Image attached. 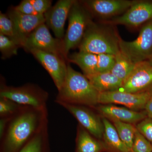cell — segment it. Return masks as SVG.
Wrapping results in <instances>:
<instances>
[{
	"instance_id": "obj_1",
	"label": "cell",
	"mask_w": 152,
	"mask_h": 152,
	"mask_svg": "<svg viewBox=\"0 0 152 152\" xmlns=\"http://www.w3.org/2000/svg\"><path fill=\"white\" fill-rule=\"evenodd\" d=\"M23 107L12 117L1 139L0 152H19L47 123V110Z\"/></svg>"
},
{
	"instance_id": "obj_2",
	"label": "cell",
	"mask_w": 152,
	"mask_h": 152,
	"mask_svg": "<svg viewBox=\"0 0 152 152\" xmlns=\"http://www.w3.org/2000/svg\"><path fill=\"white\" fill-rule=\"evenodd\" d=\"M57 103L94 106L98 103L99 93L85 75L67 65L65 80L58 91Z\"/></svg>"
},
{
	"instance_id": "obj_3",
	"label": "cell",
	"mask_w": 152,
	"mask_h": 152,
	"mask_svg": "<svg viewBox=\"0 0 152 152\" xmlns=\"http://www.w3.org/2000/svg\"><path fill=\"white\" fill-rule=\"evenodd\" d=\"M96 24L92 21L88 26L79 45L80 51L94 54H110L116 56L120 52L121 38L109 26Z\"/></svg>"
},
{
	"instance_id": "obj_4",
	"label": "cell",
	"mask_w": 152,
	"mask_h": 152,
	"mask_svg": "<svg viewBox=\"0 0 152 152\" xmlns=\"http://www.w3.org/2000/svg\"><path fill=\"white\" fill-rule=\"evenodd\" d=\"M68 19L69 25L63 41L64 55L67 60L69 52L80 45L88 26L92 21L89 11L84 5L76 1L71 8Z\"/></svg>"
},
{
	"instance_id": "obj_5",
	"label": "cell",
	"mask_w": 152,
	"mask_h": 152,
	"mask_svg": "<svg viewBox=\"0 0 152 152\" xmlns=\"http://www.w3.org/2000/svg\"><path fill=\"white\" fill-rule=\"evenodd\" d=\"M0 97L6 98L20 105L39 110H46L48 93L32 85L21 87L1 86Z\"/></svg>"
},
{
	"instance_id": "obj_6",
	"label": "cell",
	"mask_w": 152,
	"mask_h": 152,
	"mask_svg": "<svg viewBox=\"0 0 152 152\" xmlns=\"http://www.w3.org/2000/svg\"><path fill=\"white\" fill-rule=\"evenodd\" d=\"M119 47L120 51L134 64L148 61L152 54V20L143 25L134 40L121 39Z\"/></svg>"
},
{
	"instance_id": "obj_7",
	"label": "cell",
	"mask_w": 152,
	"mask_h": 152,
	"mask_svg": "<svg viewBox=\"0 0 152 152\" xmlns=\"http://www.w3.org/2000/svg\"><path fill=\"white\" fill-rule=\"evenodd\" d=\"M23 47L29 52L39 50L60 55L66 59L63 41L53 37L45 23L40 25L28 37Z\"/></svg>"
},
{
	"instance_id": "obj_8",
	"label": "cell",
	"mask_w": 152,
	"mask_h": 152,
	"mask_svg": "<svg viewBox=\"0 0 152 152\" xmlns=\"http://www.w3.org/2000/svg\"><path fill=\"white\" fill-rule=\"evenodd\" d=\"M152 20V1H136L121 15L105 22L112 25L137 28Z\"/></svg>"
},
{
	"instance_id": "obj_9",
	"label": "cell",
	"mask_w": 152,
	"mask_h": 152,
	"mask_svg": "<svg viewBox=\"0 0 152 152\" xmlns=\"http://www.w3.org/2000/svg\"><path fill=\"white\" fill-rule=\"evenodd\" d=\"M34 56L48 71L58 91L63 86L66 76L67 65L64 57L60 55L33 50L30 51Z\"/></svg>"
},
{
	"instance_id": "obj_10",
	"label": "cell",
	"mask_w": 152,
	"mask_h": 152,
	"mask_svg": "<svg viewBox=\"0 0 152 152\" xmlns=\"http://www.w3.org/2000/svg\"><path fill=\"white\" fill-rule=\"evenodd\" d=\"M120 90L131 93L152 91V65L147 61L136 64Z\"/></svg>"
},
{
	"instance_id": "obj_11",
	"label": "cell",
	"mask_w": 152,
	"mask_h": 152,
	"mask_svg": "<svg viewBox=\"0 0 152 152\" xmlns=\"http://www.w3.org/2000/svg\"><path fill=\"white\" fill-rule=\"evenodd\" d=\"M13 25L15 40L23 47L27 38L40 25L45 23L44 15H31L22 13L14 8L8 14Z\"/></svg>"
},
{
	"instance_id": "obj_12",
	"label": "cell",
	"mask_w": 152,
	"mask_h": 152,
	"mask_svg": "<svg viewBox=\"0 0 152 152\" xmlns=\"http://www.w3.org/2000/svg\"><path fill=\"white\" fill-rule=\"evenodd\" d=\"M152 96V91L145 92L131 93L118 90L99 93L98 103L118 104L132 110L145 109L147 102Z\"/></svg>"
},
{
	"instance_id": "obj_13",
	"label": "cell",
	"mask_w": 152,
	"mask_h": 152,
	"mask_svg": "<svg viewBox=\"0 0 152 152\" xmlns=\"http://www.w3.org/2000/svg\"><path fill=\"white\" fill-rule=\"evenodd\" d=\"M57 103L70 112L77 120L80 126L91 135L98 139L103 137L104 127L102 120L89 109L78 105L62 102Z\"/></svg>"
},
{
	"instance_id": "obj_14",
	"label": "cell",
	"mask_w": 152,
	"mask_h": 152,
	"mask_svg": "<svg viewBox=\"0 0 152 152\" xmlns=\"http://www.w3.org/2000/svg\"><path fill=\"white\" fill-rule=\"evenodd\" d=\"M75 1L60 0L44 14L47 26L52 30L57 39L61 40L64 37L66 20Z\"/></svg>"
},
{
	"instance_id": "obj_15",
	"label": "cell",
	"mask_w": 152,
	"mask_h": 152,
	"mask_svg": "<svg viewBox=\"0 0 152 152\" xmlns=\"http://www.w3.org/2000/svg\"><path fill=\"white\" fill-rule=\"evenodd\" d=\"M136 1L88 0L83 2L88 10L102 18H110L124 13Z\"/></svg>"
},
{
	"instance_id": "obj_16",
	"label": "cell",
	"mask_w": 152,
	"mask_h": 152,
	"mask_svg": "<svg viewBox=\"0 0 152 152\" xmlns=\"http://www.w3.org/2000/svg\"><path fill=\"white\" fill-rule=\"evenodd\" d=\"M98 110L107 119L129 124L141 121L147 117L145 111L137 112L131 109L112 105L99 106Z\"/></svg>"
},
{
	"instance_id": "obj_17",
	"label": "cell",
	"mask_w": 152,
	"mask_h": 152,
	"mask_svg": "<svg viewBox=\"0 0 152 152\" xmlns=\"http://www.w3.org/2000/svg\"><path fill=\"white\" fill-rule=\"evenodd\" d=\"M86 77L99 93L118 91L122 86L123 81L111 72L96 73Z\"/></svg>"
},
{
	"instance_id": "obj_18",
	"label": "cell",
	"mask_w": 152,
	"mask_h": 152,
	"mask_svg": "<svg viewBox=\"0 0 152 152\" xmlns=\"http://www.w3.org/2000/svg\"><path fill=\"white\" fill-rule=\"evenodd\" d=\"M102 120L104 127V144L107 151L110 152H132L120 138L113 124L105 118Z\"/></svg>"
},
{
	"instance_id": "obj_19",
	"label": "cell",
	"mask_w": 152,
	"mask_h": 152,
	"mask_svg": "<svg viewBox=\"0 0 152 152\" xmlns=\"http://www.w3.org/2000/svg\"><path fill=\"white\" fill-rule=\"evenodd\" d=\"M107 151L104 144L93 137L80 126L76 139V152H102Z\"/></svg>"
},
{
	"instance_id": "obj_20",
	"label": "cell",
	"mask_w": 152,
	"mask_h": 152,
	"mask_svg": "<svg viewBox=\"0 0 152 152\" xmlns=\"http://www.w3.org/2000/svg\"><path fill=\"white\" fill-rule=\"evenodd\" d=\"M67 60L78 66L86 77L97 73V55L79 51L68 56Z\"/></svg>"
},
{
	"instance_id": "obj_21",
	"label": "cell",
	"mask_w": 152,
	"mask_h": 152,
	"mask_svg": "<svg viewBox=\"0 0 152 152\" xmlns=\"http://www.w3.org/2000/svg\"><path fill=\"white\" fill-rule=\"evenodd\" d=\"M47 134L46 123L19 152H50Z\"/></svg>"
},
{
	"instance_id": "obj_22",
	"label": "cell",
	"mask_w": 152,
	"mask_h": 152,
	"mask_svg": "<svg viewBox=\"0 0 152 152\" xmlns=\"http://www.w3.org/2000/svg\"><path fill=\"white\" fill-rule=\"evenodd\" d=\"M136 64L120 51L115 56V63L110 72L124 82L132 72Z\"/></svg>"
},
{
	"instance_id": "obj_23",
	"label": "cell",
	"mask_w": 152,
	"mask_h": 152,
	"mask_svg": "<svg viewBox=\"0 0 152 152\" xmlns=\"http://www.w3.org/2000/svg\"><path fill=\"white\" fill-rule=\"evenodd\" d=\"M112 122L120 138L125 145L132 151L136 127H134L132 124L129 123L117 121H113Z\"/></svg>"
},
{
	"instance_id": "obj_24",
	"label": "cell",
	"mask_w": 152,
	"mask_h": 152,
	"mask_svg": "<svg viewBox=\"0 0 152 152\" xmlns=\"http://www.w3.org/2000/svg\"><path fill=\"white\" fill-rule=\"evenodd\" d=\"M20 47V46L15 41L0 34V50L3 58H6L17 55Z\"/></svg>"
},
{
	"instance_id": "obj_25",
	"label": "cell",
	"mask_w": 152,
	"mask_h": 152,
	"mask_svg": "<svg viewBox=\"0 0 152 152\" xmlns=\"http://www.w3.org/2000/svg\"><path fill=\"white\" fill-rule=\"evenodd\" d=\"M97 73L108 72L111 71L115 63V56L110 54L97 55Z\"/></svg>"
},
{
	"instance_id": "obj_26",
	"label": "cell",
	"mask_w": 152,
	"mask_h": 152,
	"mask_svg": "<svg viewBox=\"0 0 152 152\" xmlns=\"http://www.w3.org/2000/svg\"><path fill=\"white\" fill-rule=\"evenodd\" d=\"M132 151V152H152L151 143L137 129Z\"/></svg>"
},
{
	"instance_id": "obj_27",
	"label": "cell",
	"mask_w": 152,
	"mask_h": 152,
	"mask_svg": "<svg viewBox=\"0 0 152 152\" xmlns=\"http://www.w3.org/2000/svg\"><path fill=\"white\" fill-rule=\"evenodd\" d=\"M23 107L6 98L0 97L1 118L12 117Z\"/></svg>"
},
{
	"instance_id": "obj_28",
	"label": "cell",
	"mask_w": 152,
	"mask_h": 152,
	"mask_svg": "<svg viewBox=\"0 0 152 152\" xmlns=\"http://www.w3.org/2000/svg\"><path fill=\"white\" fill-rule=\"evenodd\" d=\"M0 34L16 42L12 22L8 15L0 13Z\"/></svg>"
},
{
	"instance_id": "obj_29",
	"label": "cell",
	"mask_w": 152,
	"mask_h": 152,
	"mask_svg": "<svg viewBox=\"0 0 152 152\" xmlns=\"http://www.w3.org/2000/svg\"><path fill=\"white\" fill-rule=\"evenodd\" d=\"M136 129L149 141L152 142V118H145L137 125Z\"/></svg>"
},
{
	"instance_id": "obj_30",
	"label": "cell",
	"mask_w": 152,
	"mask_h": 152,
	"mask_svg": "<svg viewBox=\"0 0 152 152\" xmlns=\"http://www.w3.org/2000/svg\"><path fill=\"white\" fill-rule=\"evenodd\" d=\"M30 1L39 15H44L52 7L50 0H30Z\"/></svg>"
},
{
	"instance_id": "obj_31",
	"label": "cell",
	"mask_w": 152,
	"mask_h": 152,
	"mask_svg": "<svg viewBox=\"0 0 152 152\" xmlns=\"http://www.w3.org/2000/svg\"><path fill=\"white\" fill-rule=\"evenodd\" d=\"M16 10L22 13L31 15H39L34 9L30 0H23L20 4L14 8Z\"/></svg>"
},
{
	"instance_id": "obj_32",
	"label": "cell",
	"mask_w": 152,
	"mask_h": 152,
	"mask_svg": "<svg viewBox=\"0 0 152 152\" xmlns=\"http://www.w3.org/2000/svg\"><path fill=\"white\" fill-rule=\"evenodd\" d=\"M11 118L12 117L1 118L0 120V139L1 140L2 138L4 135L7 126Z\"/></svg>"
},
{
	"instance_id": "obj_33",
	"label": "cell",
	"mask_w": 152,
	"mask_h": 152,
	"mask_svg": "<svg viewBox=\"0 0 152 152\" xmlns=\"http://www.w3.org/2000/svg\"><path fill=\"white\" fill-rule=\"evenodd\" d=\"M147 117L152 118V96L147 102L145 108Z\"/></svg>"
},
{
	"instance_id": "obj_34",
	"label": "cell",
	"mask_w": 152,
	"mask_h": 152,
	"mask_svg": "<svg viewBox=\"0 0 152 152\" xmlns=\"http://www.w3.org/2000/svg\"><path fill=\"white\" fill-rule=\"evenodd\" d=\"M148 62L151 65H152V54L151 55V56L150 57V58H149L148 59Z\"/></svg>"
},
{
	"instance_id": "obj_35",
	"label": "cell",
	"mask_w": 152,
	"mask_h": 152,
	"mask_svg": "<svg viewBox=\"0 0 152 152\" xmlns=\"http://www.w3.org/2000/svg\"><path fill=\"white\" fill-rule=\"evenodd\" d=\"M151 144H152V142L151 143Z\"/></svg>"
}]
</instances>
